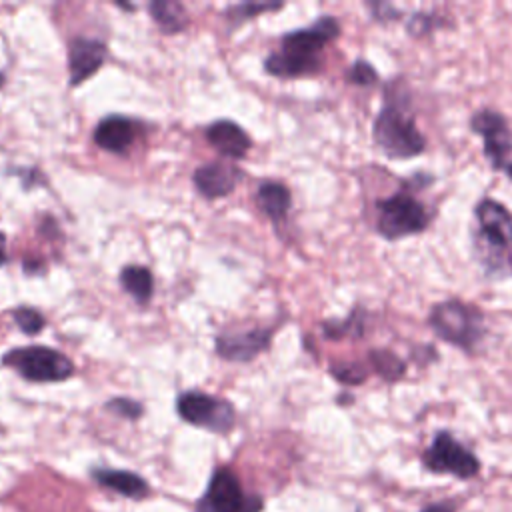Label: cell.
I'll use <instances>...</instances> for the list:
<instances>
[{
  "mask_svg": "<svg viewBox=\"0 0 512 512\" xmlns=\"http://www.w3.org/2000/svg\"><path fill=\"white\" fill-rule=\"evenodd\" d=\"M340 22L322 16L306 28L292 30L282 36V48L264 60V68L276 78H300L316 74L322 68V48L338 38Z\"/></svg>",
  "mask_w": 512,
  "mask_h": 512,
  "instance_id": "6da1fadb",
  "label": "cell"
},
{
  "mask_svg": "<svg viewBox=\"0 0 512 512\" xmlns=\"http://www.w3.org/2000/svg\"><path fill=\"white\" fill-rule=\"evenodd\" d=\"M372 138L390 160H408L426 150V138L418 130L414 114L396 98L382 104L372 126Z\"/></svg>",
  "mask_w": 512,
  "mask_h": 512,
  "instance_id": "7a4b0ae2",
  "label": "cell"
},
{
  "mask_svg": "<svg viewBox=\"0 0 512 512\" xmlns=\"http://www.w3.org/2000/svg\"><path fill=\"white\" fill-rule=\"evenodd\" d=\"M428 324L440 340L464 352H474L484 338L482 312L476 306L460 300H444L434 304L428 312Z\"/></svg>",
  "mask_w": 512,
  "mask_h": 512,
  "instance_id": "3957f363",
  "label": "cell"
},
{
  "mask_svg": "<svg viewBox=\"0 0 512 512\" xmlns=\"http://www.w3.org/2000/svg\"><path fill=\"white\" fill-rule=\"evenodd\" d=\"M430 214L410 192L398 190L376 202V230L386 240H400L428 228Z\"/></svg>",
  "mask_w": 512,
  "mask_h": 512,
  "instance_id": "277c9868",
  "label": "cell"
},
{
  "mask_svg": "<svg viewBox=\"0 0 512 512\" xmlns=\"http://www.w3.org/2000/svg\"><path fill=\"white\" fill-rule=\"evenodd\" d=\"M2 364L28 382H62L74 374V362L48 346L12 348L2 356Z\"/></svg>",
  "mask_w": 512,
  "mask_h": 512,
  "instance_id": "5b68a950",
  "label": "cell"
},
{
  "mask_svg": "<svg viewBox=\"0 0 512 512\" xmlns=\"http://www.w3.org/2000/svg\"><path fill=\"white\" fill-rule=\"evenodd\" d=\"M176 412L184 422L210 432L224 434L234 426V406L224 398L198 390L182 392L176 400Z\"/></svg>",
  "mask_w": 512,
  "mask_h": 512,
  "instance_id": "8992f818",
  "label": "cell"
},
{
  "mask_svg": "<svg viewBox=\"0 0 512 512\" xmlns=\"http://www.w3.org/2000/svg\"><path fill=\"white\" fill-rule=\"evenodd\" d=\"M262 500L242 490L238 478L228 468H218L198 502V512H260Z\"/></svg>",
  "mask_w": 512,
  "mask_h": 512,
  "instance_id": "52a82bcc",
  "label": "cell"
},
{
  "mask_svg": "<svg viewBox=\"0 0 512 512\" xmlns=\"http://www.w3.org/2000/svg\"><path fill=\"white\" fill-rule=\"evenodd\" d=\"M422 462L430 472L472 478L480 470L478 458L462 446L450 432H438L432 444L424 450Z\"/></svg>",
  "mask_w": 512,
  "mask_h": 512,
  "instance_id": "ba28073f",
  "label": "cell"
},
{
  "mask_svg": "<svg viewBox=\"0 0 512 512\" xmlns=\"http://www.w3.org/2000/svg\"><path fill=\"white\" fill-rule=\"evenodd\" d=\"M474 134L482 136L484 154L490 158L494 168L506 166V158L512 152V132L506 118L492 108L476 110L470 118Z\"/></svg>",
  "mask_w": 512,
  "mask_h": 512,
  "instance_id": "9c48e42d",
  "label": "cell"
},
{
  "mask_svg": "<svg viewBox=\"0 0 512 512\" xmlns=\"http://www.w3.org/2000/svg\"><path fill=\"white\" fill-rule=\"evenodd\" d=\"M474 218L480 238L492 250H506L512 246V214L502 202L482 198L474 208Z\"/></svg>",
  "mask_w": 512,
  "mask_h": 512,
  "instance_id": "30bf717a",
  "label": "cell"
},
{
  "mask_svg": "<svg viewBox=\"0 0 512 512\" xmlns=\"http://www.w3.org/2000/svg\"><path fill=\"white\" fill-rule=\"evenodd\" d=\"M272 342L270 328H252L234 334L216 336L214 348L222 360L228 362H250L264 350H268Z\"/></svg>",
  "mask_w": 512,
  "mask_h": 512,
  "instance_id": "8fae6325",
  "label": "cell"
},
{
  "mask_svg": "<svg viewBox=\"0 0 512 512\" xmlns=\"http://www.w3.org/2000/svg\"><path fill=\"white\" fill-rule=\"evenodd\" d=\"M106 44L98 38L76 36L68 48V72L70 86H80L84 80L94 76L106 60Z\"/></svg>",
  "mask_w": 512,
  "mask_h": 512,
  "instance_id": "7c38bea8",
  "label": "cell"
},
{
  "mask_svg": "<svg viewBox=\"0 0 512 512\" xmlns=\"http://www.w3.org/2000/svg\"><path fill=\"white\" fill-rule=\"evenodd\" d=\"M242 180V172L226 160H214L208 164H202L194 170L192 182L198 194H202L208 200L224 198L234 192L238 182Z\"/></svg>",
  "mask_w": 512,
  "mask_h": 512,
  "instance_id": "4fadbf2b",
  "label": "cell"
},
{
  "mask_svg": "<svg viewBox=\"0 0 512 512\" xmlns=\"http://www.w3.org/2000/svg\"><path fill=\"white\" fill-rule=\"evenodd\" d=\"M136 130H138V124L132 118L110 114L98 122L94 130V142L106 152L120 154L132 146L136 138Z\"/></svg>",
  "mask_w": 512,
  "mask_h": 512,
  "instance_id": "5bb4252c",
  "label": "cell"
},
{
  "mask_svg": "<svg viewBox=\"0 0 512 512\" xmlns=\"http://www.w3.org/2000/svg\"><path fill=\"white\" fill-rule=\"evenodd\" d=\"M208 144L224 158L238 160L250 150V136L232 120H216L206 128Z\"/></svg>",
  "mask_w": 512,
  "mask_h": 512,
  "instance_id": "9a60e30c",
  "label": "cell"
},
{
  "mask_svg": "<svg viewBox=\"0 0 512 512\" xmlns=\"http://www.w3.org/2000/svg\"><path fill=\"white\" fill-rule=\"evenodd\" d=\"M256 202L258 208L276 224L284 222L290 206H292V194L290 190L276 180H266L256 190Z\"/></svg>",
  "mask_w": 512,
  "mask_h": 512,
  "instance_id": "2e32d148",
  "label": "cell"
},
{
  "mask_svg": "<svg viewBox=\"0 0 512 512\" xmlns=\"http://www.w3.org/2000/svg\"><path fill=\"white\" fill-rule=\"evenodd\" d=\"M94 478L102 484L112 488L114 492L130 498H140L148 492V484L142 476L128 472V470H94Z\"/></svg>",
  "mask_w": 512,
  "mask_h": 512,
  "instance_id": "e0dca14e",
  "label": "cell"
},
{
  "mask_svg": "<svg viewBox=\"0 0 512 512\" xmlns=\"http://www.w3.org/2000/svg\"><path fill=\"white\" fill-rule=\"evenodd\" d=\"M148 10L154 18V22L166 32V34H176L180 30H184V26L188 24L186 18V8L180 2H172V0H154L148 4Z\"/></svg>",
  "mask_w": 512,
  "mask_h": 512,
  "instance_id": "ac0fdd59",
  "label": "cell"
},
{
  "mask_svg": "<svg viewBox=\"0 0 512 512\" xmlns=\"http://www.w3.org/2000/svg\"><path fill=\"white\" fill-rule=\"evenodd\" d=\"M120 284L136 302L146 304L154 292L152 272L144 266H124L120 272Z\"/></svg>",
  "mask_w": 512,
  "mask_h": 512,
  "instance_id": "d6986e66",
  "label": "cell"
},
{
  "mask_svg": "<svg viewBox=\"0 0 512 512\" xmlns=\"http://www.w3.org/2000/svg\"><path fill=\"white\" fill-rule=\"evenodd\" d=\"M368 364L386 382H396L406 374V362L400 356H396L392 350H386V348L370 350Z\"/></svg>",
  "mask_w": 512,
  "mask_h": 512,
  "instance_id": "ffe728a7",
  "label": "cell"
},
{
  "mask_svg": "<svg viewBox=\"0 0 512 512\" xmlns=\"http://www.w3.org/2000/svg\"><path fill=\"white\" fill-rule=\"evenodd\" d=\"M322 332L326 338H332V340H340V338H346V336H362L364 332V322L362 318H356V316H348L346 320L342 322H324L322 324Z\"/></svg>",
  "mask_w": 512,
  "mask_h": 512,
  "instance_id": "44dd1931",
  "label": "cell"
},
{
  "mask_svg": "<svg viewBox=\"0 0 512 512\" xmlns=\"http://www.w3.org/2000/svg\"><path fill=\"white\" fill-rule=\"evenodd\" d=\"M330 374L348 386H358L368 378V368L360 362H336L330 366Z\"/></svg>",
  "mask_w": 512,
  "mask_h": 512,
  "instance_id": "7402d4cb",
  "label": "cell"
},
{
  "mask_svg": "<svg viewBox=\"0 0 512 512\" xmlns=\"http://www.w3.org/2000/svg\"><path fill=\"white\" fill-rule=\"evenodd\" d=\"M12 318H14L16 326H18L24 334H28V336H34V334L42 332L44 326H46L44 316H42L38 310L30 308V306H20V308H16V310L12 312Z\"/></svg>",
  "mask_w": 512,
  "mask_h": 512,
  "instance_id": "603a6c76",
  "label": "cell"
},
{
  "mask_svg": "<svg viewBox=\"0 0 512 512\" xmlns=\"http://www.w3.org/2000/svg\"><path fill=\"white\" fill-rule=\"evenodd\" d=\"M346 80L356 86H372L378 82V72L376 68L366 62V60H356L348 70H346Z\"/></svg>",
  "mask_w": 512,
  "mask_h": 512,
  "instance_id": "cb8c5ba5",
  "label": "cell"
},
{
  "mask_svg": "<svg viewBox=\"0 0 512 512\" xmlns=\"http://www.w3.org/2000/svg\"><path fill=\"white\" fill-rule=\"evenodd\" d=\"M282 8V2H272V4H256V2H244V4H238V6H232L226 10V16L236 20V22H242V20H248V18H254V14H262V12H270V10H280Z\"/></svg>",
  "mask_w": 512,
  "mask_h": 512,
  "instance_id": "d4e9b609",
  "label": "cell"
},
{
  "mask_svg": "<svg viewBox=\"0 0 512 512\" xmlns=\"http://www.w3.org/2000/svg\"><path fill=\"white\" fill-rule=\"evenodd\" d=\"M106 408H108L110 412L122 416V418H128V420H136V418H140V414H142V404L136 402V400H132V398H112V400L106 404Z\"/></svg>",
  "mask_w": 512,
  "mask_h": 512,
  "instance_id": "484cf974",
  "label": "cell"
},
{
  "mask_svg": "<svg viewBox=\"0 0 512 512\" xmlns=\"http://www.w3.org/2000/svg\"><path fill=\"white\" fill-rule=\"evenodd\" d=\"M422 512H454V506L452 504H448V502H440V504H432V506H428L426 510H422Z\"/></svg>",
  "mask_w": 512,
  "mask_h": 512,
  "instance_id": "4316f807",
  "label": "cell"
},
{
  "mask_svg": "<svg viewBox=\"0 0 512 512\" xmlns=\"http://www.w3.org/2000/svg\"><path fill=\"white\" fill-rule=\"evenodd\" d=\"M8 262V254H6V234L0 232V266H4Z\"/></svg>",
  "mask_w": 512,
  "mask_h": 512,
  "instance_id": "83f0119b",
  "label": "cell"
},
{
  "mask_svg": "<svg viewBox=\"0 0 512 512\" xmlns=\"http://www.w3.org/2000/svg\"><path fill=\"white\" fill-rule=\"evenodd\" d=\"M504 170H506V174H508V178L512 180V162H508L506 166H504Z\"/></svg>",
  "mask_w": 512,
  "mask_h": 512,
  "instance_id": "f1b7e54d",
  "label": "cell"
},
{
  "mask_svg": "<svg viewBox=\"0 0 512 512\" xmlns=\"http://www.w3.org/2000/svg\"><path fill=\"white\" fill-rule=\"evenodd\" d=\"M2 84H4V74L0 72V86H2Z\"/></svg>",
  "mask_w": 512,
  "mask_h": 512,
  "instance_id": "f546056e",
  "label": "cell"
}]
</instances>
